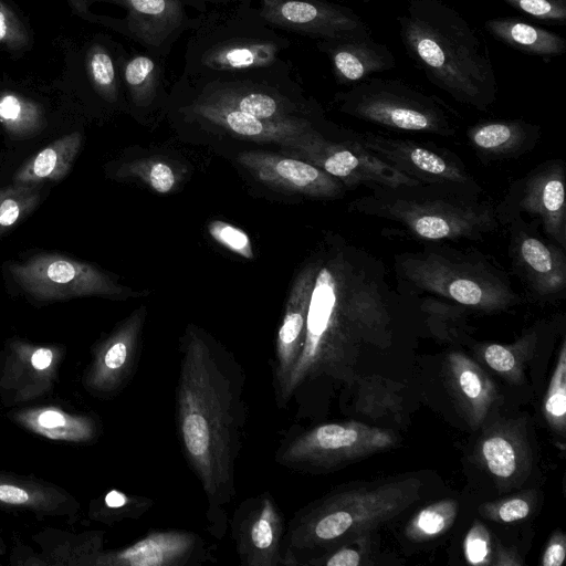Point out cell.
<instances>
[{"label": "cell", "instance_id": "obj_8", "mask_svg": "<svg viewBox=\"0 0 566 566\" xmlns=\"http://www.w3.org/2000/svg\"><path fill=\"white\" fill-rule=\"evenodd\" d=\"M339 109L387 128L452 137L459 114L443 99L395 78L367 77L336 94Z\"/></svg>", "mask_w": 566, "mask_h": 566}, {"label": "cell", "instance_id": "obj_40", "mask_svg": "<svg viewBox=\"0 0 566 566\" xmlns=\"http://www.w3.org/2000/svg\"><path fill=\"white\" fill-rule=\"evenodd\" d=\"M90 75L94 86L107 101L117 98V78L114 61L109 53L101 46L92 50L88 59Z\"/></svg>", "mask_w": 566, "mask_h": 566}, {"label": "cell", "instance_id": "obj_36", "mask_svg": "<svg viewBox=\"0 0 566 566\" xmlns=\"http://www.w3.org/2000/svg\"><path fill=\"white\" fill-rule=\"evenodd\" d=\"M40 199L38 185L13 184L0 189V235L31 213Z\"/></svg>", "mask_w": 566, "mask_h": 566}, {"label": "cell", "instance_id": "obj_38", "mask_svg": "<svg viewBox=\"0 0 566 566\" xmlns=\"http://www.w3.org/2000/svg\"><path fill=\"white\" fill-rule=\"evenodd\" d=\"M544 415L549 427L559 434L566 431V344L563 339L557 363L545 399Z\"/></svg>", "mask_w": 566, "mask_h": 566}, {"label": "cell", "instance_id": "obj_39", "mask_svg": "<svg viewBox=\"0 0 566 566\" xmlns=\"http://www.w3.org/2000/svg\"><path fill=\"white\" fill-rule=\"evenodd\" d=\"M154 504V500L148 496L112 490L102 500L99 517L108 522L137 520L146 514Z\"/></svg>", "mask_w": 566, "mask_h": 566}, {"label": "cell", "instance_id": "obj_16", "mask_svg": "<svg viewBox=\"0 0 566 566\" xmlns=\"http://www.w3.org/2000/svg\"><path fill=\"white\" fill-rule=\"evenodd\" d=\"M232 538L243 566H283L284 515L265 491L242 501L233 512Z\"/></svg>", "mask_w": 566, "mask_h": 566}, {"label": "cell", "instance_id": "obj_49", "mask_svg": "<svg viewBox=\"0 0 566 566\" xmlns=\"http://www.w3.org/2000/svg\"><path fill=\"white\" fill-rule=\"evenodd\" d=\"M496 559L492 562L495 565H521L517 555L513 551L500 548L496 554Z\"/></svg>", "mask_w": 566, "mask_h": 566}, {"label": "cell", "instance_id": "obj_12", "mask_svg": "<svg viewBox=\"0 0 566 566\" xmlns=\"http://www.w3.org/2000/svg\"><path fill=\"white\" fill-rule=\"evenodd\" d=\"M9 272L22 291L42 301L127 295L124 286L96 266L57 253L34 254L12 263Z\"/></svg>", "mask_w": 566, "mask_h": 566}, {"label": "cell", "instance_id": "obj_14", "mask_svg": "<svg viewBox=\"0 0 566 566\" xmlns=\"http://www.w3.org/2000/svg\"><path fill=\"white\" fill-rule=\"evenodd\" d=\"M497 208L501 224L510 216L526 213L554 243L566 249L564 163L553 159L539 164L513 185Z\"/></svg>", "mask_w": 566, "mask_h": 566}, {"label": "cell", "instance_id": "obj_34", "mask_svg": "<svg viewBox=\"0 0 566 566\" xmlns=\"http://www.w3.org/2000/svg\"><path fill=\"white\" fill-rule=\"evenodd\" d=\"M0 124L13 138L38 135L45 126L42 109L14 94L0 95Z\"/></svg>", "mask_w": 566, "mask_h": 566}, {"label": "cell", "instance_id": "obj_44", "mask_svg": "<svg viewBox=\"0 0 566 566\" xmlns=\"http://www.w3.org/2000/svg\"><path fill=\"white\" fill-rule=\"evenodd\" d=\"M465 559L471 565L492 564V545L488 528L474 522L465 535L463 543Z\"/></svg>", "mask_w": 566, "mask_h": 566}, {"label": "cell", "instance_id": "obj_42", "mask_svg": "<svg viewBox=\"0 0 566 566\" xmlns=\"http://www.w3.org/2000/svg\"><path fill=\"white\" fill-rule=\"evenodd\" d=\"M513 9L545 23L566 25V0H502Z\"/></svg>", "mask_w": 566, "mask_h": 566}, {"label": "cell", "instance_id": "obj_13", "mask_svg": "<svg viewBox=\"0 0 566 566\" xmlns=\"http://www.w3.org/2000/svg\"><path fill=\"white\" fill-rule=\"evenodd\" d=\"M356 142L398 171L422 185L482 195L478 180L459 157L436 145L380 134L353 133Z\"/></svg>", "mask_w": 566, "mask_h": 566}, {"label": "cell", "instance_id": "obj_3", "mask_svg": "<svg viewBox=\"0 0 566 566\" xmlns=\"http://www.w3.org/2000/svg\"><path fill=\"white\" fill-rule=\"evenodd\" d=\"M397 22L406 54L431 84L480 112L493 106L499 85L478 27L443 0H409Z\"/></svg>", "mask_w": 566, "mask_h": 566}, {"label": "cell", "instance_id": "obj_28", "mask_svg": "<svg viewBox=\"0 0 566 566\" xmlns=\"http://www.w3.org/2000/svg\"><path fill=\"white\" fill-rule=\"evenodd\" d=\"M484 28L497 41L528 55L548 60L566 51V40L558 33L517 17L491 18Z\"/></svg>", "mask_w": 566, "mask_h": 566}, {"label": "cell", "instance_id": "obj_23", "mask_svg": "<svg viewBox=\"0 0 566 566\" xmlns=\"http://www.w3.org/2000/svg\"><path fill=\"white\" fill-rule=\"evenodd\" d=\"M189 118L209 124L240 138L271 142L282 148L314 127L307 116H294L283 120L261 119L226 106L192 98L180 108Z\"/></svg>", "mask_w": 566, "mask_h": 566}, {"label": "cell", "instance_id": "obj_46", "mask_svg": "<svg viewBox=\"0 0 566 566\" xmlns=\"http://www.w3.org/2000/svg\"><path fill=\"white\" fill-rule=\"evenodd\" d=\"M566 557V537L560 530H556L549 537L542 556L543 566H562Z\"/></svg>", "mask_w": 566, "mask_h": 566}, {"label": "cell", "instance_id": "obj_4", "mask_svg": "<svg viewBox=\"0 0 566 566\" xmlns=\"http://www.w3.org/2000/svg\"><path fill=\"white\" fill-rule=\"evenodd\" d=\"M415 476L332 492L301 509L286 525L283 566L302 565L310 553L327 549L402 514L420 497Z\"/></svg>", "mask_w": 566, "mask_h": 566}, {"label": "cell", "instance_id": "obj_33", "mask_svg": "<svg viewBox=\"0 0 566 566\" xmlns=\"http://www.w3.org/2000/svg\"><path fill=\"white\" fill-rule=\"evenodd\" d=\"M537 340V334L531 332L512 345L484 344L480 355L485 364L513 382L523 380V365L531 356Z\"/></svg>", "mask_w": 566, "mask_h": 566}, {"label": "cell", "instance_id": "obj_22", "mask_svg": "<svg viewBox=\"0 0 566 566\" xmlns=\"http://www.w3.org/2000/svg\"><path fill=\"white\" fill-rule=\"evenodd\" d=\"M316 270L317 260L311 261L301 270L285 304L271 364L275 401L281 397L303 349L306 316Z\"/></svg>", "mask_w": 566, "mask_h": 566}, {"label": "cell", "instance_id": "obj_20", "mask_svg": "<svg viewBox=\"0 0 566 566\" xmlns=\"http://www.w3.org/2000/svg\"><path fill=\"white\" fill-rule=\"evenodd\" d=\"M237 159L260 182L277 191L335 199L346 190L333 176L295 157L250 150L240 153Z\"/></svg>", "mask_w": 566, "mask_h": 566}, {"label": "cell", "instance_id": "obj_17", "mask_svg": "<svg viewBox=\"0 0 566 566\" xmlns=\"http://www.w3.org/2000/svg\"><path fill=\"white\" fill-rule=\"evenodd\" d=\"M510 258L515 273L539 298H555L566 289L565 249L545 241L521 214L507 217Z\"/></svg>", "mask_w": 566, "mask_h": 566}, {"label": "cell", "instance_id": "obj_26", "mask_svg": "<svg viewBox=\"0 0 566 566\" xmlns=\"http://www.w3.org/2000/svg\"><path fill=\"white\" fill-rule=\"evenodd\" d=\"M467 137L476 157L489 163L530 151L541 138V128L523 119L483 120L469 127Z\"/></svg>", "mask_w": 566, "mask_h": 566}, {"label": "cell", "instance_id": "obj_43", "mask_svg": "<svg viewBox=\"0 0 566 566\" xmlns=\"http://www.w3.org/2000/svg\"><path fill=\"white\" fill-rule=\"evenodd\" d=\"M210 237L231 252L251 260L254 258L252 242L249 235L231 223L213 220L208 224Z\"/></svg>", "mask_w": 566, "mask_h": 566}, {"label": "cell", "instance_id": "obj_29", "mask_svg": "<svg viewBox=\"0 0 566 566\" xmlns=\"http://www.w3.org/2000/svg\"><path fill=\"white\" fill-rule=\"evenodd\" d=\"M82 139V135L74 132L53 140L15 171L13 182L39 185L46 180H62L73 166Z\"/></svg>", "mask_w": 566, "mask_h": 566}, {"label": "cell", "instance_id": "obj_21", "mask_svg": "<svg viewBox=\"0 0 566 566\" xmlns=\"http://www.w3.org/2000/svg\"><path fill=\"white\" fill-rule=\"evenodd\" d=\"M146 307L134 311L98 346L88 375L90 387L102 395H114L133 378L140 356Z\"/></svg>", "mask_w": 566, "mask_h": 566}, {"label": "cell", "instance_id": "obj_48", "mask_svg": "<svg viewBox=\"0 0 566 566\" xmlns=\"http://www.w3.org/2000/svg\"><path fill=\"white\" fill-rule=\"evenodd\" d=\"M9 10L0 7V42H9L14 35V29Z\"/></svg>", "mask_w": 566, "mask_h": 566}, {"label": "cell", "instance_id": "obj_7", "mask_svg": "<svg viewBox=\"0 0 566 566\" xmlns=\"http://www.w3.org/2000/svg\"><path fill=\"white\" fill-rule=\"evenodd\" d=\"M394 273L416 293L485 313L505 311L521 298L504 271L479 253L430 248L395 255Z\"/></svg>", "mask_w": 566, "mask_h": 566}, {"label": "cell", "instance_id": "obj_45", "mask_svg": "<svg viewBox=\"0 0 566 566\" xmlns=\"http://www.w3.org/2000/svg\"><path fill=\"white\" fill-rule=\"evenodd\" d=\"M361 564V553L354 546H342L331 549L322 556L308 559L305 565L318 566H358Z\"/></svg>", "mask_w": 566, "mask_h": 566}, {"label": "cell", "instance_id": "obj_2", "mask_svg": "<svg viewBox=\"0 0 566 566\" xmlns=\"http://www.w3.org/2000/svg\"><path fill=\"white\" fill-rule=\"evenodd\" d=\"M247 374L233 353L189 325L179 342L175 421L181 453L207 502L209 534L222 539L237 495V461L248 419Z\"/></svg>", "mask_w": 566, "mask_h": 566}, {"label": "cell", "instance_id": "obj_25", "mask_svg": "<svg viewBox=\"0 0 566 566\" xmlns=\"http://www.w3.org/2000/svg\"><path fill=\"white\" fill-rule=\"evenodd\" d=\"M478 457L504 489L522 481L530 471L531 455L522 433L512 424L490 428L478 441Z\"/></svg>", "mask_w": 566, "mask_h": 566}, {"label": "cell", "instance_id": "obj_10", "mask_svg": "<svg viewBox=\"0 0 566 566\" xmlns=\"http://www.w3.org/2000/svg\"><path fill=\"white\" fill-rule=\"evenodd\" d=\"M186 82V81H185ZM291 82L290 64L258 69L201 81L188 82L195 98L226 106L251 116L283 120L307 112L295 97H290L282 84Z\"/></svg>", "mask_w": 566, "mask_h": 566}, {"label": "cell", "instance_id": "obj_11", "mask_svg": "<svg viewBox=\"0 0 566 566\" xmlns=\"http://www.w3.org/2000/svg\"><path fill=\"white\" fill-rule=\"evenodd\" d=\"M283 149L321 168L345 188L422 185L376 157L356 142L352 133L343 140H333L314 126Z\"/></svg>", "mask_w": 566, "mask_h": 566}, {"label": "cell", "instance_id": "obj_41", "mask_svg": "<svg viewBox=\"0 0 566 566\" xmlns=\"http://www.w3.org/2000/svg\"><path fill=\"white\" fill-rule=\"evenodd\" d=\"M482 516L499 523H514L526 518L532 511L530 496L517 495L488 502L479 509Z\"/></svg>", "mask_w": 566, "mask_h": 566}, {"label": "cell", "instance_id": "obj_18", "mask_svg": "<svg viewBox=\"0 0 566 566\" xmlns=\"http://www.w3.org/2000/svg\"><path fill=\"white\" fill-rule=\"evenodd\" d=\"M213 546L187 530H155L133 544L96 557L109 566H198L214 562Z\"/></svg>", "mask_w": 566, "mask_h": 566}, {"label": "cell", "instance_id": "obj_37", "mask_svg": "<svg viewBox=\"0 0 566 566\" xmlns=\"http://www.w3.org/2000/svg\"><path fill=\"white\" fill-rule=\"evenodd\" d=\"M119 178H136L158 193L172 191L178 184L175 169L156 158H140L122 165L116 171Z\"/></svg>", "mask_w": 566, "mask_h": 566}, {"label": "cell", "instance_id": "obj_5", "mask_svg": "<svg viewBox=\"0 0 566 566\" xmlns=\"http://www.w3.org/2000/svg\"><path fill=\"white\" fill-rule=\"evenodd\" d=\"M481 196L436 185L377 187L349 210L391 221L427 242L480 240L502 226L497 205Z\"/></svg>", "mask_w": 566, "mask_h": 566}, {"label": "cell", "instance_id": "obj_47", "mask_svg": "<svg viewBox=\"0 0 566 566\" xmlns=\"http://www.w3.org/2000/svg\"><path fill=\"white\" fill-rule=\"evenodd\" d=\"M53 356V350L50 348H36L32 353L31 365L38 370H44L52 364Z\"/></svg>", "mask_w": 566, "mask_h": 566}, {"label": "cell", "instance_id": "obj_27", "mask_svg": "<svg viewBox=\"0 0 566 566\" xmlns=\"http://www.w3.org/2000/svg\"><path fill=\"white\" fill-rule=\"evenodd\" d=\"M447 379L468 423L476 429L496 398V386L485 371L461 352L447 359Z\"/></svg>", "mask_w": 566, "mask_h": 566}, {"label": "cell", "instance_id": "obj_35", "mask_svg": "<svg viewBox=\"0 0 566 566\" xmlns=\"http://www.w3.org/2000/svg\"><path fill=\"white\" fill-rule=\"evenodd\" d=\"M458 509V502L452 499L440 500L421 509L407 524L406 536L412 542L439 537L453 525Z\"/></svg>", "mask_w": 566, "mask_h": 566}, {"label": "cell", "instance_id": "obj_30", "mask_svg": "<svg viewBox=\"0 0 566 566\" xmlns=\"http://www.w3.org/2000/svg\"><path fill=\"white\" fill-rule=\"evenodd\" d=\"M20 421L36 434L51 440L83 442L96 433L92 419L73 416L56 408H41L24 411Z\"/></svg>", "mask_w": 566, "mask_h": 566}, {"label": "cell", "instance_id": "obj_24", "mask_svg": "<svg viewBox=\"0 0 566 566\" xmlns=\"http://www.w3.org/2000/svg\"><path fill=\"white\" fill-rule=\"evenodd\" d=\"M317 48L329 59L333 75L342 85H354L371 74L396 66V59L389 48L377 42L370 33L321 40Z\"/></svg>", "mask_w": 566, "mask_h": 566}, {"label": "cell", "instance_id": "obj_9", "mask_svg": "<svg viewBox=\"0 0 566 566\" xmlns=\"http://www.w3.org/2000/svg\"><path fill=\"white\" fill-rule=\"evenodd\" d=\"M396 441L392 431L358 421L293 427L281 440L274 460L291 471L322 473L388 450Z\"/></svg>", "mask_w": 566, "mask_h": 566}, {"label": "cell", "instance_id": "obj_15", "mask_svg": "<svg viewBox=\"0 0 566 566\" xmlns=\"http://www.w3.org/2000/svg\"><path fill=\"white\" fill-rule=\"evenodd\" d=\"M256 9L270 27L319 41L370 33L354 10L327 0H259Z\"/></svg>", "mask_w": 566, "mask_h": 566}, {"label": "cell", "instance_id": "obj_32", "mask_svg": "<svg viewBox=\"0 0 566 566\" xmlns=\"http://www.w3.org/2000/svg\"><path fill=\"white\" fill-rule=\"evenodd\" d=\"M64 500L53 488L0 474V503L36 512H53Z\"/></svg>", "mask_w": 566, "mask_h": 566}, {"label": "cell", "instance_id": "obj_19", "mask_svg": "<svg viewBox=\"0 0 566 566\" xmlns=\"http://www.w3.org/2000/svg\"><path fill=\"white\" fill-rule=\"evenodd\" d=\"M124 7L123 31L157 57L169 54L177 39L201 24L206 14L191 18L187 0H109Z\"/></svg>", "mask_w": 566, "mask_h": 566}, {"label": "cell", "instance_id": "obj_50", "mask_svg": "<svg viewBox=\"0 0 566 566\" xmlns=\"http://www.w3.org/2000/svg\"><path fill=\"white\" fill-rule=\"evenodd\" d=\"M195 1V7L198 6V3L202 2H212V3H229L233 4L234 8L241 7V6H252V2L254 0H192Z\"/></svg>", "mask_w": 566, "mask_h": 566}, {"label": "cell", "instance_id": "obj_31", "mask_svg": "<svg viewBox=\"0 0 566 566\" xmlns=\"http://www.w3.org/2000/svg\"><path fill=\"white\" fill-rule=\"evenodd\" d=\"M161 59L151 54H134L123 66V77L130 99L136 107L153 105L163 82Z\"/></svg>", "mask_w": 566, "mask_h": 566}, {"label": "cell", "instance_id": "obj_6", "mask_svg": "<svg viewBox=\"0 0 566 566\" xmlns=\"http://www.w3.org/2000/svg\"><path fill=\"white\" fill-rule=\"evenodd\" d=\"M290 44L253 6L209 12L187 41L180 80L196 82L287 64L283 54Z\"/></svg>", "mask_w": 566, "mask_h": 566}, {"label": "cell", "instance_id": "obj_1", "mask_svg": "<svg viewBox=\"0 0 566 566\" xmlns=\"http://www.w3.org/2000/svg\"><path fill=\"white\" fill-rule=\"evenodd\" d=\"M316 260L303 349L275 401H294L297 417L315 389L354 381L358 359L391 347L421 312L419 294L360 245L333 235Z\"/></svg>", "mask_w": 566, "mask_h": 566}]
</instances>
